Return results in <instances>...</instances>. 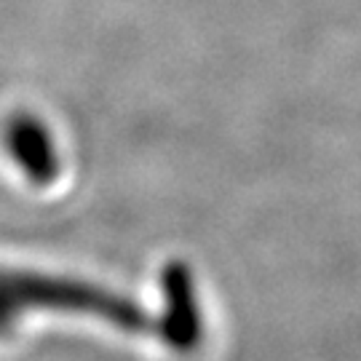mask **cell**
<instances>
[{
	"mask_svg": "<svg viewBox=\"0 0 361 361\" xmlns=\"http://www.w3.org/2000/svg\"><path fill=\"white\" fill-rule=\"evenodd\" d=\"M6 147L32 182H51L59 171L49 129L32 116H16L6 123Z\"/></svg>",
	"mask_w": 361,
	"mask_h": 361,
	"instance_id": "obj_2",
	"label": "cell"
},
{
	"mask_svg": "<svg viewBox=\"0 0 361 361\" xmlns=\"http://www.w3.org/2000/svg\"><path fill=\"white\" fill-rule=\"evenodd\" d=\"M32 310H67L99 316L129 332L158 335L166 345L177 350V332L166 308L161 319H150L137 302H129L116 292H107L94 284L0 271V335H8L16 319Z\"/></svg>",
	"mask_w": 361,
	"mask_h": 361,
	"instance_id": "obj_1",
	"label": "cell"
}]
</instances>
